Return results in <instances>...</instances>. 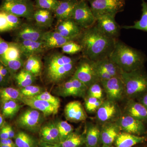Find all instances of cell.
<instances>
[{
    "instance_id": "43",
    "label": "cell",
    "mask_w": 147,
    "mask_h": 147,
    "mask_svg": "<svg viewBox=\"0 0 147 147\" xmlns=\"http://www.w3.org/2000/svg\"><path fill=\"white\" fill-rule=\"evenodd\" d=\"M35 98L40 100H45L51 103L57 108H60V100L59 98L55 97L47 91L42 92L41 93L34 96Z\"/></svg>"
},
{
    "instance_id": "17",
    "label": "cell",
    "mask_w": 147,
    "mask_h": 147,
    "mask_svg": "<svg viewBox=\"0 0 147 147\" xmlns=\"http://www.w3.org/2000/svg\"><path fill=\"white\" fill-rule=\"evenodd\" d=\"M81 28L71 18L58 21L55 30L66 38L75 40L82 31Z\"/></svg>"
},
{
    "instance_id": "44",
    "label": "cell",
    "mask_w": 147,
    "mask_h": 147,
    "mask_svg": "<svg viewBox=\"0 0 147 147\" xmlns=\"http://www.w3.org/2000/svg\"><path fill=\"white\" fill-rule=\"evenodd\" d=\"M20 91L21 94L25 97H34L42 92V88L32 85L22 88Z\"/></svg>"
},
{
    "instance_id": "46",
    "label": "cell",
    "mask_w": 147,
    "mask_h": 147,
    "mask_svg": "<svg viewBox=\"0 0 147 147\" xmlns=\"http://www.w3.org/2000/svg\"><path fill=\"white\" fill-rule=\"evenodd\" d=\"M0 144L7 145L11 147H16L14 142L12 139H0Z\"/></svg>"
},
{
    "instance_id": "13",
    "label": "cell",
    "mask_w": 147,
    "mask_h": 147,
    "mask_svg": "<svg viewBox=\"0 0 147 147\" xmlns=\"http://www.w3.org/2000/svg\"><path fill=\"white\" fill-rule=\"evenodd\" d=\"M121 115L120 108L117 102L108 99L103 100L96 112V118L103 124L115 121Z\"/></svg>"
},
{
    "instance_id": "55",
    "label": "cell",
    "mask_w": 147,
    "mask_h": 147,
    "mask_svg": "<svg viewBox=\"0 0 147 147\" xmlns=\"http://www.w3.org/2000/svg\"><path fill=\"white\" fill-rule=\"evenodd\" d=\"M86 147H87L86 146Z\"/></svg>"
},
{
    "instance_id": "23",
    "label": "cell",
    "mask_w": 147,
    "mask_h": 147,
    "mask_svg": "<svg viewBox=\"0 0 147 147\" xmlns=\"http://www.w3.org/2000/svg\"><path fill=\"white\" fill-rule=\"evenodd\" d=\"M70 40H72L66 38L55 30L46 31L41 40L46 50L61 48Z\"/></svg>"
},
{
    "instance_id": "31",
    "label": "cell",
    "mask_w": 147,
    "mask_h": 147,
    "mask_svg": "<svg viewBox=\"0 0 147 147\" xmlns=\"http://www.w3.org/2000/svg\"><path fill=\"white\" fill-rule=\"evenodd\" d=\"M24 69L34 76L39 75L42 71V64L40 55L30 56L27 58L24 64Z\"/></svg>"
},
{
    "instance_id": "21",
    "label": "cell",
    "mask_w": 147,
    "mask_h": 147,
    "mask_svg": "<svg viewBox=\"0 0 147 147\" xmlns=\"http://www.w3.org/2000/svg\"><path fill=\"white\" fill-rule=\"evenodd\" d=\"M124 114L147 124V109L137 100L127 99Z\"/></svg>"
},
{
    "instance_id": "39",
    "label": "cell",
    "mask_w": 147,
    "mask_h": 147,
    "mask_svg": "<svg viewBox=\"0 0 147 147\" xmlns=\"http://www.w3.org/2000/svg\"><path fill=\"white\" fill-rule=\"evenodd\" d=\"M61 52L65 55H73L82 52V46L75 40L66 43L61 47Z\"/></svg>"
},
{
    "instance_id": "32",
    "label": "cell",
    "mask_w": 147,
    "mask_h": 147,
    "mask_svg": "<svg viewBox=\"0 0 147 147\" xmlns=\"http://www.w3.org/2000/svg\"><path fill=\"white\" fill-rule=\"evenodd\" d=\"M14 139L16 147H39L34 138L24 131H18Z\"/></svg>"
},
{
    "instance_id": "42",
    "label": "cell",
    "mask_w": 147,
    "mask_h": 147,
    "mask_svg": "<svg viewBox=\"0 0 147 147\" xmlns=\"http://www.w3.org/2000/svg\"><path fill=\"white\" fill-rule=\"evenodd\" d=\"M103 90L100 82L94 83L88 88V96L98 99H103Z\"/></svg>"
},
{
    "instance_id": "33",
    "label": "cell",
    "mask_w": 147,
    "mask_h": 147,
    "mask_svg": "<svg viewBox=\"0 0 147 147\" xmlns=\"http://www.w3.org/2000/svg\"><path fill=\"white\" fill-rule=\"evenodd\" d=\"M85 144V136L73 131L62 142L58 144L59 147H82Z\"/></svg>"
},
{
    "instance_id": "22",
    "label": "cell",
    "mask_w": 147,
    "mask_h": 147,
    "mask_svg": "<svg viewBox=\"0 0 147 147\" xmlns=\"http://www.w3.org/2000/svg\"><path fill=\"white\" fill-rule=\"evenodd\" d=\"M121 131L115 121L103 124L100 129L101 143L103 146L113 145Z\"/></svg>"
},
{
    "instance_id": "29",
    "label": "cell",
    "mask_w": 147,
    "mask_h": 147,
    "mask_svg": "<svg viewBox=\"0 0 147 147\" xmlns=\"http://www.w3.org/2000/svg\"><path fill=\"white\" fill-rule=\"evenodd\" d=\"M53 12L43 9H37L34 14L33 20L36 26L43 30L50 28L53 25L54 17Z\"/></svg>"
},
{
    "instance_id": "25",
    "label": "cell",
    "mask_w": 147,
    "mask_h": 147,
    "mask_svg": "<svg viewBox=\"0 0 147 147\" xmlns=\"http://www.w3.org/2000/svg\"><path fill=\"white\" fill-rule=\"evenodd\" d=\"M147 136H137L121 131L114 142L115 147H134L146 142Z\"/></svg>"
},
{
    "instance_id": "26",
    "label": "cell",
    "mask_w": 147,
    "mask_h": 147,
    "mask_svg": "<svg viewBox=\"0 0 147 147\" xmlns=\"http://www.w3.org/2000/svg\"><path fill=\"white\" fill-rule=\"evenodd\" d=\"M79 0H59L54 13L58 21L71 18L74 9Z\"/></svg>"
},
{
    "instance_id": "28",
    "label": "cell",
    "mask_w": 147,
    "mask_h": 147,
    "mask_svg": "<svg viewBox=\"0 0 147 147\" xmlns=\"http://www.w3.org/2000/svg\"><path fill=\"white\" fill-rule=\"evenodd\" d=\"M96 68L109 74L112 77H121L122 70L109 57L94 61Z\"/></svg>"
},
{
    "instance_id": "37",
    "label": "cell",
    "mask_w": 147,
    "mask_h": 147,
    "mask_svg": "<svg viewBox=\"0 0 147 147\" xmlns=\"http://www.w3.org/2000/svg\"><path fill=\"white\" fill-rule=\"evenodd\" d=\"M2 113L4 117L11 118L20 109V105L17 101L10 100L2 102Z\"/></svg>"
},
{
    "instance_id": "30",
    "label": "cell",
    "mask_w": 147,
    "mask_h": 147,
    "mask_svg": "<svg viewBox=\"0 0 147 147\" xmlns=\"http://www.w3.org/2000/svg\"><path fill=\"white\" fill-rule=\"evenodd\" d=\"M87 147H98L100 142V129L97 125L91 124L87 127L85 136Z\"/></svg>"
},
{
    "instance_id": "3",
    "label": "cell",
    "mask_w": 147,
    "mask_h": 147,
    "mask_svg": "<svg viewBox=\"0 0 147 147\" xmlns=\"http://www.w3.org/2000/svg\"><path fill=\"white\" fill-rule=\"evenodd\" d=\"M109 57L121 70L130 72L144 68L146 56L140 50L130 47L117 40Z\"/></svg>"
},
{
    "instance_id": "1",
    "label": "cell",
    "mask_w": 147,
    "mask_h": 147,
    "mask_svg": "<svg viewBox=\"0 0 147 147\" xmlns=\"http://www.w3.org/2000/svg\"><path fill=\"white\" fill-rule=\"evenodd\" d=\"M117 40L106 36L94 25L82 30L75 41L82 47V56L96 61L109 57Z\"/></svg>"
},
{
    "instance_id": "45",
    "label": "cell",
    "mask_w": 147,
    "mask_h": 147,
    "mask_svg": "<svg viewBox=\"0 0 147 147\" xmlns=\"http://www.w3.org/2000/svg\"><path fill=\"white\" fill-rule=\"evenodd\" d=\"M0 74L7 83L9 82L12 75L8 68L0 62Z\"/></svg>"
},
{
    "instance_id": "2",
    "label": "cell",
    "mask_w": 147,
    "mask_h": 147,
    "mask_svg": "<svg viewBox=\"0 0 147 147\" xmlns=\"http://www.w3.org/2000/svg\"><path fill=\"white\" fill-rule=\"evenodd\" d=\"M80 58L59 51L47 54L44 59V74L47 82L61 84L73 76Z\"/></svg>"
},
{
    "instance_id": "38",
    "label": "cell",
    "mask_w": 147,
    "mask_h": 147,
    "mask_svg": "<svg viewBox=\"0 0 147 147\" xmlns=\"http://www.w3.org/2000/svg\"><path fill=\"white\" fill-rule=\"evenodd\" d=\"M57 125L59 130L60 142L65 140L74 131L73 127L66 121H60L57 123Z\"/></svg>"
},
{
    "instance_id": "7",
    "label": "cell",
    "mask_w": 147,
    "mask_h": 147,
    "mask_svg": "<svg viewBox=\"0 0 147 147\" xmlns=\"http://www.w3.org/2000/svg\"><path fill=\"white\" fill-rule=\"evenodd\" d=\"M35 8L34 4L31 0H15L4 2L0 6V10L30 21L33 20Z\"/></svg>"
},
{
    "instance_id": "27",
    "label": "cell",
    "mask_w": 147,
    "mask_h": 147,
    "mask_svg": "<svg viewBox=\"0 0 147 147\" xmlns=\"http://www.w3.org/2000/svg\"><path fill=\"white\" fill-rule=\"evenodd\" d=\"M41 142L57 144L60 142L59 130L57 124L50 123L42 126L40 130Z\"/></svg>"
},
{
    "instance_id": "34",
    "label": "cell",
    "mask_w": 147,
    "mask_h": 147,
    "mask_svg": "<svg viewBox=\"0 0 147 147\" xmlns=\"http://www.w3.org/2000/svg\"><path fill=\"white\" fill-rule=\"evenodd\" d=\"M142 14L140 20L135 21L132 26H124L121 28L135 29L147 32V2L145 0H142Z\"/></svg>"
},
{
    "instance_id": "4",
    "label": "cell",
    "mask_w": 147,
    "mask_h": 147,
    "mask_svg": "<svg viewBox=\"0 0 147 147\" xmlns=\"http://www.w3.org/2000/svg\"><path fill=\"white\" fill-rule=\"evenodd\" d=\"M121 78L127 99L137 100L147 92V72L144 68L130 71H122Z\"/></svg>"
},
{
    "instance_id": "53",
    "label": "cell",
    "mask_w": 147,
    "mask_h": 147,
    "mask_svg": "<svg viewBox=\"0 0 147 147\" xmlns=\"http://www.w3.org/2000/svg\"><path fill=\"white\" fill-rule=\"evenodd\" d=\"M15 1V0H4V1Z\"/></svg>"
},
{
    "instance_id": "20",
    "label": "cell",
    "mask_w": 147,
    "mask_h": 147,
    "mask_svg": "<svg viewBox=\"0 0 147 147\" xmlns=\"http://www.w3.org/2000/svg\"><path fill=\"white\" fill-rule=\"evenodd\" d=\"M18 43L21 53L27 59L32 55H40L46 51L42 41L18 40Z\"/></svg>"
},
{
    "instance_id": "16",
    "label": "cell",
    "mask_w": 147,
    "mask_h": 147,
    "mask_svg": "<svg viewBox=\"0 0 147 147\" xmlns=\"http://www.w3.org/2000/svg\"><path fill=\"white\" fill-rule=\"evenodd\" d=\"M115 17L110 15L100 16L96 18L95 25L106 36L117 39L120 34L121 28L116 22Z\"/></svg>"
},
{
    "instance_id": "9",
    "label": "cell",
    "mask_w": 147,
    "mask_h": 147,
    "mask_svg": "<svg viewBox=\"0 0 147 147\" xmlns=\"http://www.w3.org/2000/svg\"><path fill=\"white\" fill-rule=\"evenodd\" d=\"M71 18L83 30L92 27L96 22V19L87 0L78 1Z\"/></svg>"
},
{
    "instance_id": "24",
    "label": "cell",
    "mask_w": 147,
    "mask_h": 147,
    "mask_svg": "<svg viewBox=\"0 0 147 147\" xmlns=\"http://www.w3.org/2000/svg\"><path fill=\"white\" fill-rule=\"evenodd\" d=\"M23 22L21 18L0 10V32H14Z\"/></svg>"
},
{
    "instance_id": "51",
    "label": "cell",
    "mask_w": 147,
    "mask_h": 147,
    "mask_svg": "<svg viewBox=\"0 0 147 147\" xmlns=\"http://www.w3.org/2000/svg\"><path fill=\"white\" fill-rule=\"evenodd\" d=\"M4 122V117L2 115L0 114V129L2 127Z\"/></svg>"
},
{
    "instance_id": "47",
    "label": "cell",
    "mask_w": 147,
    "mask_h": 147,
    "mask_svg": "<svg viewBox=\"0 0 147 147\" xmlns=\"http://www.w3.org/2000/svg\"><path fill=\"white\" fill-rule=\"evenodd\" d=\"M9 138V136L7 131L5 125H3L0 129V139H7Z\"/></svg>"
},
{
    "instance_id": "18",
    "label": "cell",
    "mask_w": 147,
    "mask_h": 147,
    "mask_svg": "<svg viewBox=\"0 0 147 147\" xmlns=\"http://www.w3.org/2000/svg\"><path fill=\"white\" fill-rule=\"evenodd\" d=\"M21 100L25 105L38 110L46 116L56 115L59 109L47 101L34 97L23 96Z\"/></svg>"
},
{
    "instance_id": "11",
    "label": "cell",
    "mask_w": 147,
    "mask_h": 147,
    "mask_svg": "<svg viewBox=\"0 0 147 147\" xmlns=\"http://www.w3.org/2000/svg\"><path fill=\"white\" fill-rule=\"evenodd\" d=\"M100 83L108 100L117 102L125 96L124 84L121 77H113Z\"/></svg>"
},
{
    "instance_id": "19",
    "label": "cell",
    "mask_w": 147,
    "mask_h": 147,
    "mask_svg": "<svg viewBox=\"0 0 147 147\" xmlns=\"http://www.w3.org/2000/svg\"><path fill=\"white\" fill-rule=\"evenodd\" d=\"M64 113L67 120L71 122L82 121L87 118L83 105L79 101L75 100L67 103L65 108Z\"/></svg>"
},
{
    "instance_id": "36",
    "label": "cell",
    "mask_w": 147,
    "mask_h": 147,
    "mask_svg": "<svg viewBox=\"0 0 147 147\" xmlns=\"http://www.w3.org/2000/svg\"><path fill=\"white\" fill-rule=\"evenodd\" d=\"M35 77L23 69L15 74L14 78L18 86L22 88L32 85L34 82Z\"/></svg>"
},
{
    "instance_id": "10",
    "label": "cell",
    "mask_w": 147,
    "mask_h": 147,
    "mask_svg": "<svg viewBox=\"0 0 147 147\" xmlns=\"http://www.w3.org/2000/svg\"><path fill=\"white\" fill-rule=\"evenodd\" d=\"M115 122L121 131L137 136H145L147 133L146 124L126 114H122Z\"/></svg>"
},
{
    "instance_id": "6",
    "label": "cell",
    "mask_w": 147,
    "mask_h": 147,
    "mask_svg": "<svg viewBox=\"0 0 147 147\" xmlns=\"http://www.w3.org/2000/svg\"><path fill=\"white\" fill-rule=\"evenodd\" d=\"M72 76L85 84L88 88L94 83L100 82L94 61L84 56L79 59Z\"/></svg>"
},
{
    "instance_id": "41",
    "label": "cell",
    "mask_w": 147,
    "mask_h": 147,
    "mask_svg": "<svg viewBox=\"0 0 147 147\" xmlns=\"http://www.w3.org/2000/svg\"><path fill=\"white\" fill-rule=\"evenodd\" d=\"M104 99L88 96L85 101V106L87 112L89 113L96 112L103 102Z\"/></svg>"
},
{
    "instance_id": "5",
    "label": "cell",
    "mask_w": 147,
    "mask_h": 147,
    "mask_svg": "<svg viewBox=\"0 0 147 147\" xmlns=\"http://www.w3.org/2000/svg\"><path fill=\"white\" fill-rule=\"evenodd\" d=\"M18 43L6 41L0 36V62L8 69L11 74L17 72L24 65V59Z\"/></svg>"
},
{
    "instance_id": "50",
    "label": "cell",
    "mask_w": 147,
    "mask_h": 147,
    "mask_svg": "<svg viewBox=\"0 0 147 147\" xmlns=\"http://www.w3.org/2000/svg\"><path fill=\"white\" fill-rule=\"evenodd\" d=\"M7 84V82H6L3 77V76L0 74V86H3L5 85L6 84Z\"/></svg>"
},
{
    "instance_id": "8",
    "label": "cell",
    "mask_w": 147,
    "mask_h": 147,
    "mask_svg": "<svg viewBox=\"0 0 147 147\" xmlns=\"http://www.w3.org/2000/svg\"><path fill=\"white\" fill-rule=\"evenodd\" d=\"M96 19L104 15L115 16L123 10L124 0H87Z\"/></svg>"
},
{
    "instance_id": "48",
    "label": "cell",
    "mask_w": 147,
    "mask_h": 147,
    "mask_svg": "<svg viewBox=\"0 0 147 147\" xmlns=\"http://www.w3.org/2000/svg\"><path fill=\"white\" fill-rule=\"evenodd\" d=\"M5 126L9 138L11 139L14 138L16 134H15V131L12 128V127L8 124L5 125Z\"/></svg>"
},
{
    "instance_id": "12",
    "label": "cell",
    "mask_w": 147,
    "mask_h": 147,
    "mask_svg": "<svg viewBox=\"0 0 147 147\" xmlns=\"http://www.w3.org/2000/svg\"><path fill=\"white\" fill-rule=\"evenodd\" d=\"M23 22L14 32L15 41L18 40L41 41L46 30L36 26L35 23Z\"/></svg>"
},
{
    "instance_id": "14",
    "label": "cell",
    "mask_w": 147,
    "mask_h": 147,
    "mask_svg": "<svg viewBox=\"0 0 147 147\" xmlns=\"http://www.w3.org/2000/svg\"><path fill=\"white\" fill-rule=\"evenodd\" d=\"M41 115L40 112L35 109H27L18 117L17 124L21 128L35 132L39 129L42 122Z\"/></svg>"
},
{
    "instance_id": "54",
    "label": "cell",
    "mask_w": 147,
    "mask_h": 147,
    "mask_svg": "<svg viewBox=\"0 0 147 147\" xmlns=\"http://www.w3.org/2000/svg\"><path fill=\"white\" fill-rule=\"evenodd\" d=\"M136 147H147V146H138Z\"/></svg>"
},
{
    "instance_id": "15",
    "label": "cell",
    "mask_w": 147,
    "mask_h": 147,
    "mask_svg": "<svg viewBox=\"0 0 147 147\" xmlns=\"http://www.w3.org/2000/svg\"><path fill=\"white\" fill-rule=\"evenodd\" d=\"M88 87L73 76L61 84L58 87L59 94L63 97H84Z\"/></svg>"
},
{
    "instance_id": "40",
    "label": "cell",
    "mask_w": 147,
    "mask_h": 147,
    "mask_svg": "<svg viewBox=\"0 0 147 147\" xmlns=\"http://www.w3.org/2000/svg\"><path fill=\"white\" fill-rule=\"evenodd\" d=\"M59 2V0H36L35 7L37 9L50 11L54 13Z\"/></svg>"
},
{
    "instance_id": "35",
    "label": "cell",
    "mask_w": 147,
    "mask_h": 147,
    "mask_svg": "<svg viewBox=\"0 0 147 147\" xmlns=\"http://www.w3.org/2000/svg\"><path fill=\"white\" fill-rule=\"evenodd\" d=\"M23 96L20 91L13 87H3L0 89V99L2 102L10 100H21Z\"/></svg>"
},
{
    "instance_id": "52",
    "label": "cell",
    "mask_w": 147,
    "mask_h": 147,
    "mask_svg": "<svg viewBox=\"0 0 147 147\" xmlns=\"http://www.w3.org/2000/svg\"><path fill=\"white\" fill-rule=\"evenodd\" d=\"M102 147H115L113 145H110V146H102Z\"/></svg>"
},
{
    "instance_id": "49",
    "label": "cell",
    "mask_w": 147,
    "mask_h": 147,
    "mask_svg": "<svg viewBox=\"0 0 147 147\" xmlns=\"http://www.w3.org/2000/svg\"><path fill=\"white\" fill-rule=\"evenodd\" d=\"M136 100L140 102L147 109V92Z\"/></svg>"
}]
</instances>
